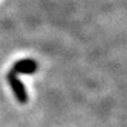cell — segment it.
Returning <instances> with one entry per match:
<instances>
[{"mask_svg": "<svg viewBox=\"0 0 127 127\" xmlns=\"http://www.w3.org/2000/svg\"><path fill=\"white\" fill-rule=\"evenodd\" d=\"M7 79H8V83H9V86H10V88H12V91L14 92L16 99L18 100L21 104L27 102V100H29L27 91H26V88H25L24 83H22L21 80L18 79V77H17L14 73H8Z\"/></svg>", "mask_w": 127, "mask_h": 127, "instance_id": "cell-1", "label": "cell"}, {"mask_svg": "<svg viewBox=\"0 0 127 127\" xmlns=\"http://www.w3.org/2000/svg\"><path fill=\"white\" fill-rule=\"evenodd\" d=\"M14 71L18 74H32L38 70V62L35 60H20L14 64Z\"/></svg>", "mask_w": 127, "mask_h": 127, "instance_id": "cell-2", "label": "cell"}]
</instances>
